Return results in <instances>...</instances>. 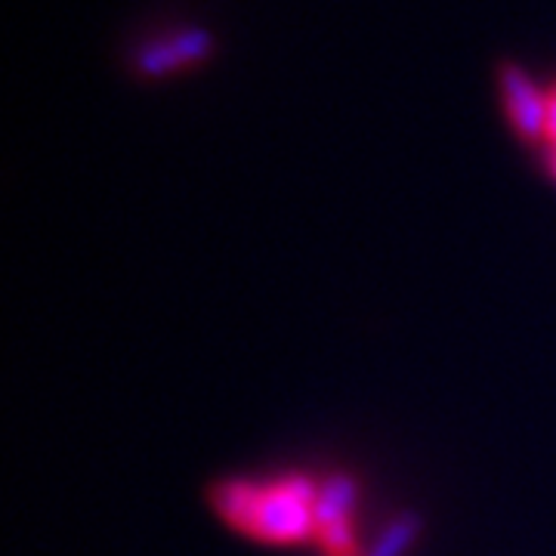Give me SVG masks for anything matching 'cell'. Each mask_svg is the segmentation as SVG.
<instances>
[{
	"label": "cell",
	"mask_w": 556,
	"mask_h": 556,
	"mask_svg": "<svg viewBox=\"0 0 556 556\" xmlns=\"http://www.w3.org/2000/svg\"><path fill=\"white\" fill-rule=\"evenodd\" d=\"M313 529H318L313 507H303L294 497L285 495L281 485L260 492L257 510L248 526V532L266 541H298V538L313 535Z\"/></svg>",
	"instance_id": "1"
},
{
	"label": "cell",
	"mask_w": 556,
	"mask_h": 556,
	"mask_svg": "<svg viewBox=\"0 0 556 556\" xmlns=\"http://www.w3.org/2000/svg\"><path fill=\"white\" fill-rule=\"evenodd\" d=\"M501 87L507 97V109L514 127L519 130V137L538 139L547 137V109H551V97L538 93V87L532 80L522 75V68L517 65H504L501 68Z\"/></svg>",
	"instance_id": "2"
},
{
	"label": "cell",
	"mask_w": 556,
	"mask_h": 556,
	"mask_svg": "<svg viewBox=\"0 0 556 556\" xmlns=\"http://www.w3.org/2000/svg\"><path fill=\"white\" fill-rule=\"evenodd\" d=\"M353 501H356V485L350 477H331L321 492H318L316 504H313V517L316 526H328L334 519H350L353 510Z\"/></svg>",
	"instance_id": "3"
},
{
	"label": "cell",
	"mask_w": 556,
	"mask_h": 556,
	"mask_svg": "<svg viewBox=\"0 0 556 556\" xmlns=\"http://www.w3.org/2000/svg\"><path fill=\"white\" fill-rule=\"evenodd\" d=\"M257 501L260 489L248 485V482H223V485L214 489V504H217L219 514L229 519V522H236V526H244V529L254 519Z\"/></svg>",
	"instance_id": "4"
},
{
	"label": "cell",
	"mask_w": 556,
	"mask_h": 556,
	"mask_svg": "<svg viewBox=\"0 0 556 556\" xmlns=\"http://www.w3.org/2000/svg\"><path fill=\"white\" fill-rule=\"evenodd\" d=\"M417 532V517L415 514H405V517H399L375 544V551L371 556H402V551L412 544V538Z\"/></svg>",
	"instance_id": "5"
},
{
	"label": "cell",
	"mask_w": 556,
	"mask_h": 556,
	"mask_svg": "<svg viewBox=\"0 0 556 556\" xmlns=\"http://www.w3.org/2000/svg\"><path fill=\"white\" fill-rule=\"evenodd\" d=\"M137 65L142 75H167V72L179 68L182 60H179L177 50H174V40H161V43H152V47H146L139 53Z\"/></svg>",
	"instance_id": "6"
},
{
	"label": "cell",
	"mask_w": 556,
	"mask_h": 556,
	"mask_svg": "<svg viewBox=\"0 0 556 556\" xmlns=\"http://www.w3.org/2000/svg\"><path fill=\"white\" fill-rule=\"evenodd\" d=\"M174 50H177V56L182 60V65H186V62H199L211 53V38H207V31H199V28L179 31L177 38H174Z\"/></svg>",
	"instance_id": "7"
},
{
	"label": "cell",
	"mask_w": 556,
	"mask_h": 556,
	"mask_svg": "<svg viewBox=\"0 0 556 556\" xmlns=\"http://www.w3.org/2000/svg\"><path fill=\"white\" fill-rule=\"evenodd\" d=\"M321 544L328 547L331 556H346L353 551V532H350V519H334L328 526H318Z\"/></svg>",
	"instance_id": "8"
},
{
	"label": "cell",
	"mask_w": 556,
	"mask_h": 556,
	"mask_svg": "<svg viewBox=\"0 0 556 556\" xmlns=\"http://www.w3.org/2000/svg\"><path fill=\"white\" fill-rule=\"evenodd\" d=\"M281 492H285L288 497H294V501L303 504V507H313L318 497V492L313 489V482H309V479H288V482H281Z\"/></svg>",
	"instance_id": "9"
},
{
	"label": "cell",
	"mask_w": 556,
	"mask_h": 556,
	"mask_svg": "<svg viewBox=\"0 0 556 556\" xmlns=\"http://www.w3.org/2000/svg\"><path fill=\"white\" fill-rule=\"evenodd\" d=\"M547 139L556 142V100H551V109H547Z\"/></svg>",
	"instance_id": "10"
},
{
	"label": "cell",
	"mask_w": 556,
	"mask_h": 556,
	"mask_svg": "<svg viewBox=\"0 0 556 556\" xmlns=\"http://www.w3.org/2000/svg\"><path fill=\"white\" fill-rule=\"evenodd\" d=\"M551 100H556V90H554V93H551Z\"/></svg>",
	"instance_id": "11"
},
{
	"label": "cell",
	"mask_w": 556,
	"mask_h": 556,
	"mask_svg": "<svg viewBox=\"0 0 556 556\" xmlns=\"http://www.w3.org/2000/svg\"><path fill=\"white\" fill-rule=\"evenodd\" d=\"M554 170H556V152H554Z\"/></svg>",
	"instance_id": "12"
}]
</instances>
